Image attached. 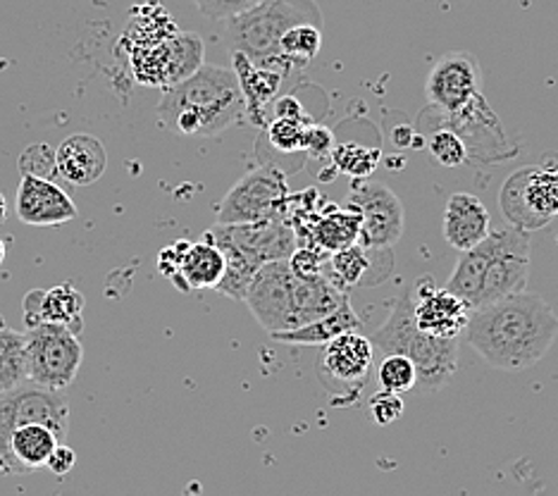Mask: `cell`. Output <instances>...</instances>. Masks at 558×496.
<instances>
[{"instance_id": "6da1fadb", "label": "cell", "mask_w": 558, "mask_h": 496, "mask_svg": "<svg viewBox=\"0 0 558 496\" xmlns=\"http://www.w3.org/2000/svg\"><path fill=\"white\" fill-rule=\"evenodd\" d=\"M463 335L492 367L518 373L547 355L558 335V317L539 294L523 289L471 309Z\"/></svg>"}, {"instance_id": "7a4b0ae2", "label": "cell", "mask_w": 558, "mask_h": 496, "mask_svg": "<svg viewBox=\"0 0 558 496\" xmlns=\"http://www.w3.org/2000/svg\"><path fill=\"white\" fill-rule=\"evenodd\" d=\"M156 112L165 130L210 138L244 120L246 100L234 70L201 65L192 76L165 88Z\"/></svg>"}, {"instance_id": "3957f363", "label": "cell", "mask_w": 558, "mask_h": 496, "mask_svg": "<svg viewBox=\"0 0 558 496\" xmlns=\"http://www.w3.org/2000/svg\"><path fill=\"white\" fill-rule=\"evenodd\" d=\"M527 277L530 234L525 229L509 225L492 229L480 244L461 251L447 289L471 309H480V305L523 291Z\"/></svg>"}, {"instance_id": "277c9868", "label": "cell", "mask_w": 558, "mask_h": 496, "mask_svg": "<svg viewBox=\"0 0 558 496\" xmlns=\"http://www.w3.org/2000/svg\"><path fill=\"white\" fill-rule=\"evenodd\" d=\"M227 46L244 53L251 62L279 72H289L291 62L284 58L279 41L296 24L323 27V10L315 0H263L241 15L225 20Z\"/></svg>"}, {"instance_id": "5b68a950", "label": "cell", "mask_w": 558, "mask_h": 496, "mask_svg": "<svg viewBox=\"0 0 558 496\" xmlns=\"http://www.w3.org/2000/svg\"><path fill=\"white\" fill-rule=\"evenodd\" d=\"M413 291L403 289L391 305L387 323L371 337L373 347L387 353H401L411 359L417 371V385L439 389L459 367V339H441L423 332L413 317Z\"/></svg>"}, {"instance_id": "8992f818", "label": "cell", "mask_w": 558, "mask_h": 496, "mask_svg": "<svg viewBox=\"0 0 558 496\" xmlns=\"http://www.w3.org/2000/svg\"><path fill=\"white\" fill-rule=\"evenodd\" d=\"M499 206L506 222L525 232L547 227L558 215V162L515 170L501 186Z\"/></svg>"}, {"instance_id": "52a82bcc", "label": "cell", "mask_w": 558, "mask_h": 496, "mask_svg": "<svg viewBox=\"0 0 558 496\" xmlns=\"http://www.w3.org/2000/svg\"><path fill=\"white\" fill-rule=\"evenodd\" d=\"M417 124H421V132L437 124L449 126V130H453L463 138V144L468 148V160L475 158L482 162H499L515 156L513 146L509 144V136L504 132V124L497 118V112L487 104L485 94L475 96L471 104L453 112H444L435 106H429L421 112Z\"/></svg>"}, {"instance_id": "ba28073f", "label": "cell", "mask_w": 558, "mask_h": 496, "mask_svg": "<svg viewBox=\"0 0 558 496\" xmlns=\"http://www.w3.org/2000/svg\"><path fill=\"white\" fill-rule=\"evenodd\" d=\"M27 349V379L46 389H68L80 375L82 343L80 335L58 323H39L24 332Z\"/></svg>"}, {"instance_id": "9c48e42d", "label": "cell", "mask_w": 558, "mask_h": 496, "mask_svg": "<svg viewBox=\"0 0 558 496\" xmlns=\"http://www.w3.org/2000/svg\"><path fill=\"white\" fill-rule=\"evenodd\" d=\"M39 423L56 432L60 441L68 437L70 401L58 389H46L34 382H22L20 387L0 391V456L8 461V437L20 425ZM10 465V463H8Z\"/></svg>"}, {"instance_id": "30bf717a", "label": "cell", "mask_w": 558, "mask_h": 496, "mask_svg": "<svg viewBox=\"0 0 558 496\" xmlns=\"http://www.w3.org/2000/svg\"><path fill=\"white\" fill-rule=\"evenodd\" d=\"M294 282L296 277L291 273L289 261L263 263L251 277L241 301H246L248 311L265 332L272 335L299 327Z\"/></svg>"}, {"instance_id": "8fae6325", "label": "cell", "mask_w": 558, "mask_h": 496, "mask_svg": "<svg viewBox=\"0 0 558 496\" xmlns=\"http://www.w3.org/2000/svg\"><path fill=\"white\" fill-rule=\"evenodd\" d=\"M203 65V41L198 34H174L134 48L132 68L136 80L168 88L192 76Z\"/></svg>"}, {"instance_id": "7c38bea8", "label": "cell", "mask_w": 558, "mask_h": 496, "mask_svg": "<svg viewBox=\"0 0 558 496\" xmlns=\"http://www.w3.org/2000/svg\"><path fill=\"white\" fill-rule=\"evenodd\" d=\"M287 194V174L275 165H260L227 191L218 208V222L246 225L270 218Z\"/></svg>"}, {"instance_id": "4fadbf2b", "label": "cell", "mask_w": 558, "mask_h": 496, "mask_svg": "<svg viewBox=\"0 0 558 496\" xmlns=\"http://www.w3.org/2000/svg\"><path fill=\"white\" fill-rule=\"evenodd\" d=\"M349 206L361 213V237L365 246H395L403 234L405 215L395 191L379 182H365L351 191Z\"/></svg>"}, {"instance_id": "5bb4252c", "label": "cell", "mask_w": 558, "mask_h": 496, "mask_svg": "<svg viewBox=\"0 0 558 496\" xmlns=\"http://www.w3.org/2000/svg\"><path fill=\"white\" fill-rule=\"evenodd\" d=\"M429 106L444 112L461 110L482 94V68L468 50H451L444 53L427 76Z\"/></svg>"}, {"instance_id": "9a60e30c", "label": "cell", "mask_w": 558, "mask_h": 496, "mask_svg": "<svg viewBox=\"0 0 558 496\" xmlns=\"http://www.w3.org/2000/svg\"><path fill=\"white\" fill-rule=\"evenodd\" d=\"M17 218L29 227H58L77 218V206L70 194L46 177L24 174L15 196Z\"/></svg>"}, {"instance_id": "2e32d148", "label": "cell", "mask_w": 558, "mask_h": 496, "mask_svg": "<svg viewBox=\"0 0 558 496\" xmlns=\"http://www.w3.org/2000/svg\"><path fill=\"white\" fill-rule=\"evenodd\" d=\"M427 285L429 287H421V297L413 301L415 325L433 337L459 339L471 315V305L451 294L447 287Z\"/></svg>"}, {"instance_id": "e0dca14e", "label": "cell", "mask_w": 558, "mask_h": 496, "mask_svg": "<svg viewBox=\"0 0 558 496\" xmlns=\"http://www.w3.org/2000/svg\"><path fill=\"white\" fill-rule=\"evenodd\" d=\"M24 323L34 327L39 323H58L70 327L74 335L82 332L84 294L74 285H58L50 289H32L22 301Z\"/></svg>"}, {"instance_id": "ac0fdd59", "label": "cell", "mask_w": 558, "mask_h": 496, "mask_svg": "<svg viewBox=\"0 0 558 496\" xmlns=\"http://www.w3.org/2000/svg\"><path fill=\"white\" fill-rule=\"evenodd\" d=\"M492 232V218L489 210L482 198L465 194H451L444 208L441 220V234L447 239V244L456 251H468Z\"/></svg>"}, {"instance_id": "d6986e66", "label": "cell", "mask_w": 558, "mask_h": 496, "mask_svg": "<svg viewBox=\"0 0 558 496\" xmlns=\"http://www.w3.org/2000/svg\"><path fill=\"white\" fill-rule=\"evenodd\" d=\"M56 168L74 186L98 182L108 168V150L94 134H70L56 150Z\"/></svg>"}, {"instance_id": "ffe728a7", "label": "cell", "mask_w": 558, "mask_h": 496, "mask_svg": "<svg viewBox=\"0 0 558 496\" xmlns=\"http://www.w3.org/2000/svg\"><path fill=\"white\" fill-rule=\"evenodd\" d=\"M375 347L371 337L361 332H344L325 343L320 371L341 385H359L371 373Z\"/></svg>"}, {"instance_id": "44dd1931", "label": "cell", "mask_w": 558, "mask_h": 496, "mask_svg": "<svg viewBox=\"0 0 558 496\" xmlns=\"http://www.w3.org/2000/svg\"><path fill=\"white\" fill-rule=\"evenodd\" d=\"M363 320L359 313L353 311L351 299L347 297L332 313H327L318 320L306 323L294 329H284V332H272L270 337L287 347H325L327 341L344 332H361Z\"/></svg>"}, {"instance_id": "7402d4cb", "label": "cell", "mask_w": 558, "mask_h": 496, "mask_svg": "<svg viewBox=\"0 0 558 496\" xmlns=\"http://www.w3.org/2000/svg\"><path fill=\"white\" fill-rule=\"evenodd\" d=\"M225 275V253L220 246H215L210 239L198 241V244H189L182 251L177 270L170 277L172 282L182 291H196V289H215L220 285Z\"/></svg>"}, {"instance_id": "603a6c76", "label": "cell", "mask_w": 558, "mask_h": 496, "mask_svg": "<svg viewBox=\"0 0 558 496\" xmlns=\"http://www.w3.org/2000/svg\"><path fill=\"white\" fill-rule=\"evenodd\" d=\"M232 53V65L234 74L241 86V94H244L246 100V114L251 122L265 124V106L272 104L279 92V84L284 80V72L272 70V68H263L251 62L244 53H236V50H230Z\"/></svg>"}, {"instance_id": "cb8c5ba5", "label": "cell", "mask_w": 558, "mask_h": 496, "mask_svg": "<svg viewBox=\"0 0 558 496\" xmlns=\"http://www.w3.org/2000/svg\"><path fill=\"white\" fill-rule=\"evenodd\" d=\"M58 444L60 437L46 425L29 423L15 427L10 432L5 447L10 470L12 473H29V470L46 468L48 456L53 453Z\"/></svg>"}, {"instance_id": "d4e9b609", "label": "cell", "mask_w": 558, "mask_h": 496, "mask_svg": "<svg viewBox=\"0 0 558 496\" xmlns=\"http://www.w3.org/2000/svg\"><path fill=\"white\" fill-rule=\"evenodd\" d=\"M347 297L349 291H341L325 273L311 275V277H296L294 299H296L299 327L318 320V317L327 313H332Z\"/></svg>"}, {"instance_id": "484cf974", "label": "cell", "mask_w": 558, "mask_h": 496, "mask_svg": "<svg viewBox=\"0 0 558 496\" xmlns=\"http://www.w3.org/2000/svg\"><path fill=\"white\" fill-rule=\"evenodd\" d=\"M361 237V213L356 208L339 210L332 208L323 213L320 218H313L311 222V244L323 249L325 253H335L339 249H347L356 244Z\"/></svg>"}, {"instance_id": "4316f807", "label": "cell", "mask_w": 558, "mask_h": 496, "mask_svg": "<svg viewBox=\"0 0 558 496\" xmlns=\"http://www.w3.org/2000/svg\"><path fill=\"white\" fill-rule=\"evenodd\" d=\"M27 382V349L24 332L0 327V391L15 389Z\"/></svg>"}, {"instance_id": "83f0119b", "label": "cell", "mask_w": 558, "mask_h": 496, "mask_svg": "<svg viewBox=\"0 0 558 496\" xmlns=\"http://www.w3.org/2000/svg\"><path fill=\"white\" fill-rule=\"evenodd\" d=\"M323 46V32L318 24H296L291 27L282 41H279V48H282L284 58L291 62V65H308V62L320 53Z\"/></svg>"}, {"instance_id": "f1b7e54d", "label": "cell", "mask_w": 558, "mask_h": 496, "mask_svg": "<svg viewBox=\"0 0 558 496\" xmlns=\"http://www.w3.org/2000/svg\"><path fill=\"white\" fill-rule=\"evenodd\" d=\"M425 148L444 168H459V165L468 162V148L463 138L456 134L449 126H429L425 130Z\"/></svg>"}, {"instance_id": "f546056e", "label": "cell", "mask_w": 558, "mask_h": 496, "mask_svg": "<svg viewBox=\"0 0 558 496\" xmlns=\"http://www.w3.org/2000/svg\"><path fill=\"white\" fill-rule=\"evenodd\" d=\"M332 162L335 168L341 174L349 177H367L371 172H375L377 162H379V148H367L363 144L349 142V144H339L337 148H332Z\"/></svg>"}, {"instance_id": "4dcf8cb0", "label": "cell", "mask_w": 558, "mask_h": 496, "mask_svg": "<svg viewBox=\"0 0 558 496\" xmlns=\"http://www.w3.org/2000/svg\"><path fill=\"white\" fill-rule=\"evenodd\" d=\"M379 387L395 394H405L417 385V371L411 359L401 353H387L377 367Z\"/></svg>"}, {"instance_id": "1f68e13d", "label": "cell", "mask_w": 558, "mask_h": 496, "mask_svg": "<svg viewBox=\"0 0 558 496\" xmlns=\"http://www.w3.org/2000/svg\"><path fill=\"white\" fill-rule=\"evenodd\" d=\"M303 130L306 124L289 118H275L268 124V138L279 153H303Z\"/></svg>"}, {"instance_id": "d6a6232c", "label": "cell", "mask_w": 558, "mask_h": 496, "mask_svg": "<svg viewBox=\"0 0 558 496\" xmlns=\"http://www.w3.org/2000/svg\"><path fill=\"white\" fill-rule=\"evenodd\" d=\"M20 170L24 174H36V177H46V180H50V177L58 174L56 150L50 148V146H46V144L29 146L27 150L22 153Z\"/></svg>"}, {"instance_id": "836d02e7", "label": "cell", "mask_w": 558, "mask_h": 496, "mask_svg": "<svg viewBox=\"0 0 558 496\" xmlns=\"http://www.w3.org/2000/svg\"><path fill=\"white\" fill-rule=\"evenodd\" d=\"M258 3H263V0H194L201 15L213 22H225L234 15H241V12L256 8Z\"/></svg>"}, {"instance_id": "e575fe53", "label": "cell", "mask_w": 558, "mask_h": 496, "mask_svg": "<svg viewBox=\"0 0 558 496\" xmlns=\"http://www.w3.org/2000/svg\"><path fill=\"white\" fill-rule=\"evenodd\" d=\"M371 415L379 427H387L391 423H397V420L403 415L401 394L379 389L375 397L371 399Z\"/></svg>"}, {"instance_id": "d590c367", "label": "cell", "mask_w": 558, "mask_h": 496, "mask_svg": "<svg viewBox=\"0 0 558 496\" xmlns=\"http://www.w3.org/2000/svg\"><path fill=\"white\" fill-rule=\"evenodd\" d=\"M329 258V253H325L318 246H299L294 253L289 256V267L296 277H311V275H320L325 270V263Z\"/></svg>"}, {"instance_id": "8d00e7d4", "label": "cell", "mask_w": 558, "mask_h": 496, "mask_svg": "<svg viewBox=\"0 0 558 496\" xmlns=\"http://www.w3.org/2000/svg\"><path fill=\"white\" fill-rule=\"evenodd\" d=\"M303 153L311 158H325L332 153V132L320 124H306L303 130Z\"/></svg>"}, {"instance_id": "74e56055", "label": "cell", "mask_w": 558, "mask_h": 496, "mask_svg": "<svg viewBox=\"0 0 558 496\" xmlns=\"http://www.w3.org/2000/svg\"><path fill=\"white\" fill-rule=\"evenodd\" d=\"M74 465H77V453H74L70 447H65L62 441L58 444L53 453H50L48 461H46V468L58 477H65Z\"/></svg>"}, {"instance_id": "f35d334b", "label": "cell", "mask_w": 558, "mask_h": 496, "mask_svg": "<svg viewBox=\"0 0 558 496\" xmlns=\"http://www.w3.org/2000/svg\"><path fill=\"white\" fill-rule=\"evenodd\" d=\"M275 114H277V118H289V120H299L303 124H311L306 110L301 108V104L294 96L275 98Z\"/></svg>"}, {"instance_id": "ab89813d", "label": "cell", "mask_w": 558, "mask_h": 496, "mask_svg": "<svg viewBox=\"0 0 558 496\" xmlns=\"http://www.w3.org/2000/svg\"><path fill=\"white\" fill-rule=\"evenodd\" d=\"M421 134H417L415 130H409V126H399V130L391 134V142H395L397 148H411V146H421L417 142H413V138H417Z\"/></svg>"}, {"instance_id": "60d3db41", "label": "cell", "mask_w": 558, "mask_h": 496, "mask_svg": "<svg viewBox=\"0 0 558 496\" xmlns=\"http://www.w3.org/2000/svg\"><path fill=\"white\" fill-rule=\"evenodd\" d=\"M3 220H5V196L0 194V225H3Z\"/></svg>"}, {"instance_id": "b9f144b4", "label": "cell", "mask_w": 558, "mask_h": 496, "mask_svg": "<svg viewBox=\"0 0 558 496\" xmlns=\"http://www.w3.org/2000/svg\"><path fill=\"white\" fill-rule=\"evenodd\" d=\"M3 261H5V244L3 239H0V265H3Z\"/></svg>"}]
</instances>
